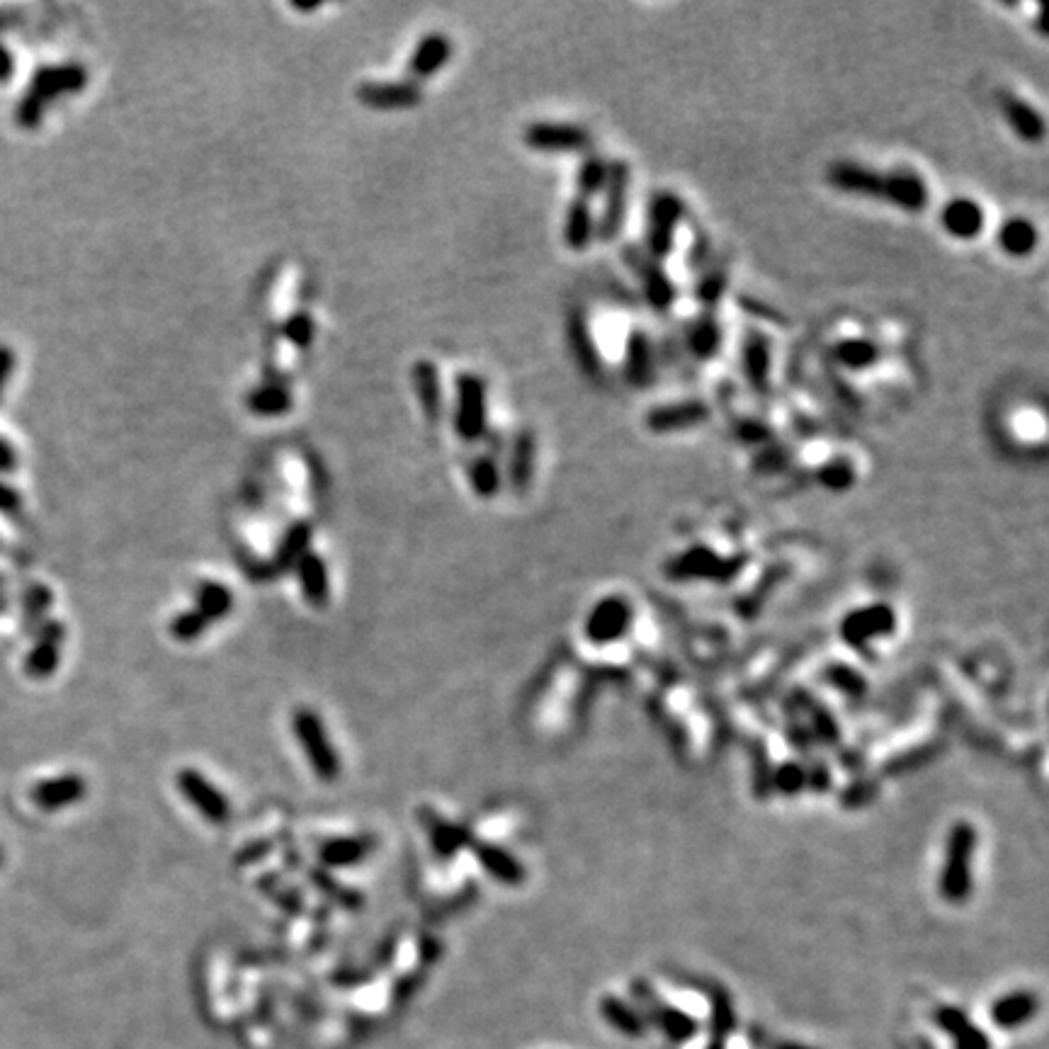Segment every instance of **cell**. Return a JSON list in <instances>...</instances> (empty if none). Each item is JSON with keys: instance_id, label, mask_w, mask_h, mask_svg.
Returning <instances> with one entry per match:
<instances>
[{"instance_id": "cell-35", "label": "cell", "mask_w": 1049, "mask_h": 1049, "mask_svg": "<svg viewBox=\"0 0 1049 1049\" xmlns=\"http://www.w3.org/2000/svg\"><path fill=\"white\" fill-rule=\"evenodd\" d=\"M413 384H416V394H418V401H421L425 416H428L430 421H438L440 408H442L438 367L428 360L416 362V367H413Z\"/></svg>"}, {"instance_id": "cell-5", "label": "cell", "mask_w": 1049, "mask_h": 1049, "mask_svg": "<svg viewBox=\"0 0 1049 1049\" xmlns=\"http://www.w3.org/2000/svg\"><path fill=\"white\" fill-rule=\"evenodd\" d=\"M685 204L676 192L663 190L656 192L649 202V214H646V255L654 260H666L676 246V231L683 221Z\"/></svg>"}, {"instance_id": "cell-39", "label": "cell", "mask_w": 1049, "mask_h": 1049, "mask_svg": "<svg viewBox=\"0 0 1049 1049\" xmlns=\"http://www.w3.org/2000/svg\"><path fill=\"white\" fill-rule=\"evenodd\" d=\"M814 476H816V481H819V484L831 493H846L853 489L855 481H858V472H855L853 462L846 457L829 459V462H824L819 469H816Z\"/></svg>"}, {"instance_id": "cell-31", "label": "cell", "mask_w": 1049, "mask_h": 1049, "mask_svg": "<svg viewBox=\"0 0 1049 1049\" xmlns=\"http://www.w3.org/2000/svg\"><path fill=\"white\" fill-rule=\"evenodd\" d=\"M688 348L697 360H712L722 348V323L714 311H702L688 331Z\"/></svg>"}, {"instance_id": "cell-22", "label": "cell", "mask_w": 1049, "mask_h": 1049, "mask_svg": "<svg viewBox=\"0 0 1049 1049\" xmlns=\"http://www.w3.org/2000/svg\"><path fill=\"white\" fill-rule=\"evenodd\" d=\"M656 362L651 340L642 328H634L627 338V355H625V377L632 387L644 389L654 382Z\"/></svg>"}, {"instance_id": "cell-4", "label": "cell", "mask_w": 1049, "mask_h": 1049, "mask_svg": "<svg viewBox=\"0 0 1049 1049\" xmlns=\"http://www.w3.org/2000/svg\"><path fill=\"white\" fill-rule=\"evenodd\" d=\"M292 727L306 761L314 768V773L319 775V780L336 782L340 775V758L333 741L328 739L326 727H323L319 714L309 710V707H302V710L294 712Z\"/></svg>"}, {"instance_id": "cell-13", "label": "cell", "mask_w": 1049, "mask_h": 1049, "mask_svg": "<svg viewBox=\"0 0 1049 1049\" xmlns=\"http://www.w3.org/2000/svg\"><path fill=\"white\" fill-rule=\"evenodd\" d=\"M710 416H712V408L707 401L685 399V401H673V404L654 406L649 413H646L644 423L651 433L671 435V433L690 430V428H695V425L710 421Z\"/></svg>"}, {"instance_id": "cell-49", "label": "cell", "mask_w": 1049, "mask_h": 1049, "mask_svg": "<svg viewBox=\"0 0 1049 1049\" xmlns=\"http://www.w3.org/2000/svg\"><path fill=\"white\" fill-rule=\"evenodd\" d=\"M314 319L309 314H292L282 326V336L297 348H309L314 343Z\"/></svg>"}, {"instance_id": "cell-19", "label": "cell", "mask_w": 1049, "mask_h": 1049, "mask_svg": "<svg viewBox=\"0 0 1049 1049\" xmlns=\"http://www.w3.org/2000/svg\"><path fill=\"white\" fill-rule=\"evenodd\" d=\"M88 792V782L81 775H61V778L42 780L32 787L30 797L44 812H59V809L71 807L81 802Z\"/></svg>"}, {"instance_id": "cell-33", "label": "cell", "mask_w": 1049, "mask_h": 1049, "mask_svg": "<svg viewBox=\"0 0 1049 1049\" xmlns=\"http://www.w3.org/2000/svg\"><path fill=\"white\" fill-rule=\"evenodd\" d=\"M1035 1013H1037V999H1035V994H1030V991H1018V994L1001 996V999L994 1003V1008H991V1018H994V1023L1008 1030L1025 1025L1030 1018L1035 1016Z\"/></svg>"}, {"instance_id": "cell-50", "label": "cell", "mask_w": 1049, "mask_h": 1049, "mask_svg": "<svg viewBox=\"0 0 1049 1049\" xmlns=\"http://www.w3.org/2000/svg\"><path fill=\"white\" fill-rule=\"evenodd\" d=\"M807 780H809V775L804 773L802 765L787 763V765H782V768L778 770V778H775V785H778L782 792H797L799 787L807 785Z\"/></svg>"}, {"instance_id": "cell-46", "label": "cell", "mask_w": 1049, "mask_h": 1049, "mask_svg": "<svg viewBox=\"0 0 1049 1049\" xmlns=\"http://www.w3.org/2000/svg\"><path fill=\"white\" fill-rule=\"evenodd\" d=\"M790 462H792L790 447L770 442V445L758 447V455L756 459H753V469H756L758 474H775V472H782V469L790 467Z\"/></svg>"}, {"instance_id": "cell-6", "label": "cell", "mask_w": 1049, "mask_h": 1049, "mask_svg": "<svg viewBox=\"0 0 1049 1049\" xmlns=\"http://www.w3.org/2000/svg\"><path fill=\"white\" fill-rule=\"evenodd\" d=\"M744 557H722L705 544H695L666 564V574L678 581H731L744 569Z\"/></svg>"}, {"instance_id": "cell-32", "label": "cell", "mask_w": 1049, "mask_h": 1049, "mask_svg": "<svg viewBox=\"0 0 1049 1049\" xmlns=\"http://www.w3.org/2000/svg\"><path fill=\"white\" fill-rule=\"evenodd\" d=\"M535 457H537V440L532 430H520L515 438L513 455H510V484L518 493L527 491L535 476Z\"/></svg>"}, {"instance_id": "cell-14", "label": "cell", "mask_w": 1049, "mask_h": 1049, "mask_svg": "<svg viewBox=\"0 0 1049 1049\" xmlns=\"http://www.w3.org/2000/svg\"><path fill=\"white\" fill-rule=\"evenodd\" d=\"M523 139L535 151H583L591 146V132L569 122H535L525 129Z\"/></svg>"}, {"instance_id": "cell-18", "label": "cell", "mask_w": 1049, "mask_h": 1049, "mask_svg": "<svg viewBox=\"0 0 1049 1049\" xmlns=\"http://www.w3.org/2000/svg\"><path fill=\"white\" fill-rule=\"evenodd\" d=\"M940 224L952 238L974 241L986 226L984 207L977 200H969V197H955L940 212Z\"/></svg>"}, {"instance_id": "cell-11", "label": "cell", "mask_w": 1049, "mask_h": 1049, "mask_svg": "<svg viewBox=\"0 0 1049 1049\" xmlns=\"http://www.w3.org/2000/svg\"><path fill=\"white\" fill-rule=\"evenodd\" d=\"M634 620V610L629 605L627 598L622 595H608V598L598 600L595 608L588 612L586 620V637L591 644L605 646L615 644L617 639H622L629 632Z\"/></svg>"}, {"instance_id": "cell-26", "label": "cell", "mask_w": 1049, "mask_h": 1049, "mask_svg": "<svg viewBox=\"0 0 1049 1049\" xmlns=\"http://www.w3.org/2000/svg\"><path fill=\"white\" fill-rule=\"evenodd\" d=\"M833 360L850 372L870 370L882 360V345L870 338H843L833 345Z\"/></svg>"}, {"instance_id": "cell-9", "label": "cell", "mask_w": 1049, "mask_h": 1049, "mask_svg": "<svg viewBox=\"0 0 1049 1049\" xmlns=\"http://www.w3.org/2000/svg\"><path fill=\"white\" fill-rule=\"evenodd\" d=\"M625 263L629 270L637 275L639 285L644 289L646 302L654 306L659 314H666L676 302V285H673L671 277L666 275V270L661 268L659 260H654L651 255H646L642 248L627 246L625 248Z\"/></svg>"}, {"instance_id": "cell-25", "label": "cell", "mask_w": 1049, "mask_h": 1049, "mask_svg": "<svg viewBox=\"0 0 1049 1049\" xmlns=\"http://www.w3.org/2000/svg\"><path fill=\"white\" fill-rule=\"evenodd\" d=\"M569 343L581 370L586 372L588 377H598V374L603 372V360H600L598 345H595L586 316L578 314V311H574L569 319Z\"/></svg>"}, {"instance_id": "cell-53", "label": "cell", "mask_w": 1049, "mask_h": 1049, "mask_svg": "<svg viewBox=\"0 0 1049 1049\" xmlns=\"http://www.w3.org/2000/svg\"><path fill=\"white\" fill-rule=\"evenodd\" d=\"M15 467H17V455H15L13 445H10L5 438H0V474L13 472Z\"/></svg>"}, {"instance_id": "cell-37", "label": "cell", "mask_w": 1049, "mask_h": 1049, "mask_svg": "<svg viewBox=\"0 0 1049 1049\" xmlns=\"http://www.w3.org/2000/svg\"><path fill=\"white\" fill-rule=\"evenodd\" d=\"M370 850V838H336L321 848V860L331 867H348L365 860Z\"/></svg>"}, {"instance_id": "cell-38", "label": "cell", "mask_w": 1049, "mask_h": 1049, "mask_svg": "<svg viewBox=\"0 0 1049 1049\" xmlns=\"http://www.w3.org/2000/svg\"><path fill=\"white\" fill-rule=\"evenodd\" d=\"M231 608H234V595H231L229 588L214 581L202 583L200 591H197V612H200L209 625L224 620Z\"/></svg>"}, {"instance_id": "cell-10", "label": "cell", "mask_w": 1049, "mask_h": 1049, "mask_svg": "<svg viewBox=\"0 0 1049 1049\" xmlns=\"http://www.w3.org/2000/svg\"><path fill=\"white\" fill-rule=\"evenodd\" d=\"M894 629H897V615H894V610L884 603H875L848 612V615L843 617L841 637L846 639V644L853 646V649H865V646L877 642V639L889 637Z\"/></svg>"}, {"instance_id": "cell-43", "label": "cell", "mask_w": 1049, "mask_h": 1049, "mask_svg": "<svg viewBox=\"0 0 1049 1049\" xmlns=\"http://www.w3.org/2000/svg\"><path fill=\"white\" fill-rule=\"evenodd\" d=\"M729 285V272L724 268H710L700 272V280L695 285V297L697 302L705 306V311H714V306L722 302V297L727 294Z\"/></svg>"}, {"instance_id": "cell-24", "label": "cell", "mask_w": 1049, "mask_h": 1049, "mask_svg": "<svg viewBox=\"0 0 1049 1049\" xmlns=\"http://www.w3.org/2000/svg\"><path fill=\"white\" fill-rule=\"evenodd\" d=\"M450 56H452L450 37H445V34H440V32L425 34L421 42H418L416 51H413L408 71H411L413 78H430V76H435V73H438L440 68L447 64V61H450Z\"/></svg>"}, {"instance_id": "cell-41", "label": "cell", "mask_w": 1049, "mask_h": 1049, "mask_svg": "<svg viewBox=\"0 0 1049 1049\" xmlns=\"http://www.w3.org/2000/svg\"><path fill=\"white\" fill-rule=\"evenodd\" d=\"M600 1013L608 1020L612 1028H617L620 1033L627 1035H642L644 1033V1018L639 1016V1011H634L632 1006H627L625 1001L608 996V999L600 1001Z\"/></svg>"}, {"instance_id": "cell-3", "label": "cell", "mask_w": 1049, "mask_h": 1049, "mask_svg": "<svg viewBox=\"0 0 1049 1049\" xmlns=\"http://www.w3.org/2000/svg\"><path fill=\"white\" fill-rule=\"evenodd\" d=\"M977 829L969 821H957L945 841V858L940 867V897L948 904H965L974 889V855H977Z\"/></svg>"}, {"instance_id": "cell-20", "label": "cell", "mask_w": 1049, "mask_h": 1049, "mask_svg": "<svg viewBox=\"0 0 1049 1049\" xmlns=\"http://www.w3.org/2000/svg\"><path fill=\"white\" fill-rule=\"evenodd\" d=\"M999 107L1020 141H1025V144H1040V141L1045 139V119H1042L1040 112H1037L1030 102L1018 98L1016 93L1001 90Z\"/></svg>"}, {"instance_id": "cell-2", "label": "cell", "mask_w": 1049, "mask_h": 1049, "mask_svg": "<svg viewBox=\"0 0 1049 1049\" xmlns=\"http://www.w3.org/2000/svg\"><path fill=\"white\" fill-rule=\"evenodd\" d=\"M88 83V71L78 64L44 66L32 76L25 98L17 102L15 119L20 127L34 129L42 124L47 107L61 95L78 93Z\"/></svg>"}, {"instance_id": "cell-28", "label": "cell", "mask_w": 1049, "mask_h": 1049, "mask_svg": "<svg viewBox=\"0 0 1049 1049\" xmlns=\"http://www.w3.org/2000/svg\"><path fill=\"white\" fill-rule=\"evenodd\" d=\"M595 238V219L591 202L576 197L566 209L564 219V241L571 251H586Z\"/></svg>"}, {"instance_id": "cell-42", "label": "cell", "mask_w": 1049, "mask_h": 1049, "mask_svg": "<svg viewBox=\"0 0 1049 1049\" xmlns=\"http://www.w3.org/2000/svg\"><path fill=\"white\" fill-rule=\"evenodd\" d=\"M311 542V527L306 523H297L287 530L282 537L280 549H277L275 564L277 569H289L292 564H299V559L306 554V544Z\"/></svg>"}, {"instance_id": "cell-47", "label": "cell", "mask_w": 1049, "mask_h": 1049, "mask_svg": "<svg viewBox=\"0 0 1049 1049\" xmlns=\"http://www.w3.org/2000/svg\"><path fill=\"white\" fill-rule=\"evenodd\" d=\"M734 435L744 442V445L751 447L770 445L775 438L773 428H770L768 423L758 421V418H739V421L734 423Z\"/></svg>"}, {"instance_id": "cell-54", "label": "cell", "mask_w": 1049, "mask_h": 1049, "mask_svg": "<svg viewBox=\"0 0 1049 1049\" xmlns=\"http://www.w3.org/2000/svg\"><path fill=\"white\" fill-rule=\"evenodd\" d=\"M15 73V59L8 49L0 44V83H8Z\"/></svg>"}, {"instance_id": "cell-34", "label": "cell", "mask_w": 1049, "mask_h": 1049, "mask_svg": "<svg viewBox=\"0 0 1049 1049\" xmlns=\"http://www.w3.org/2000/svg\"><path fill=\"white\" fill-rule=\"evenodd\" d=\"M246 406L255 416H282V413H287L289 408H292V394H289L285 384L265 382L246 396Z\"/></svg>"}, {"instance_id": "cell-8", "label": "cell", "mask_w": 1049, "mask_h": 1049, "mask_svg": "<svg viewBox=\"0 0 1049 1049\" xmlns=\"http://www.w3.org/2000/svg\"><path fill=\"white\" fill-rule=\"evenodd\" d=\"M486 384L476 374H462L457 379V416L455 428L459 438L476 442L486 435Z\"/></svg>"}, {"instance_id": "cell-30", "label": "cell", "mask_w": 1049, "mask_h": 1049, "mask_svg": "<svg viewBox=\"0 0 1049 1049\" xmlns=\"http://www.w3.org/2000/svg\"><path fill=\"white\" fill-rule=\"evenodd\" d=\"M1040 243V231L1030 219L1013 217L1003 221L999 229V246L1001 251L1011 258H1028Z\"/></svg>"}, {"instance_id": "cell-55", "label": "cell", "mask_w": 1049, "mask_h": 1049, "mask_svg": "<svg viewBox=\"0 0 1049 1049\" xmlns=\"http://www.w3.org/2000/svg\"><path fill=\"white\" fill-rule=\"evenodd\" d=\"M294 10H302V13H311V10H319L321 3H309V5H299V3H292Z\"/></svg>"}, {"instance_id": "cell-57", "label": "cell", "mask_w": 1049, "mask_h": 1049, "mask_svg": "<svg viewBox=\"0 0 1049 1049\" xmlns=\"http://www.w3.org/2000/svg\"><path fill=\"white\" fill-rule=\"evenodd\" d=\"M0 863H3V853H0Z\"/></svg>"}, {"instance_id": "cell-44", "label": "cell", "mask_w": 1049, "mask_h": 1049, "mask_svg": "<svg viewBox=\"0 0 1049 1049\" xmlns=\"http://www.w3.org/2000/svg\"><path fill=\"white\" fill-rule=\"evenodd\" d=\"M469 476H472L474 491L479 493L481 498H493L501 491V472H498L496 459L489 455H481L474 459L472 467H469Z\"/></svg>"}, {"instance_id": "cell-36", "label": "cell", "mask_w": 1049, "mask_h": 1049, "mask_svg": "<svg viewBox=\"0 0 1049 1049\" xmlns=\"http://www.w3.org/2000/svg\"><path fill=\"white\" fill-rule=\"evenodd\" d=\"M428 816L430 819H425V826H428L430 843H433L435 853H438L440 858H452L457 850L474 846V838L469 831L459 829V826L455 824H447V821L438 819L435 814H428Z\"/></svg>"}, {"instance_id": "cell-15", "label": "cell", "mask_w": 1049, "mask_h": 1049, "mask_svg": "<svg viewBox=\"0 0 1049 1049\" xmlns=\"http://www.w3.org/2000/svg\"><path fill=\"white\" fill-rule=\"evenodd\" d=\"M66 629L61 622H44L37 629V642L30 649L25 661V673L32 678H49L59 668L61 649H64Z\"/></svg>"}, {"instance_id": "cell-56", "label": "cell", "mask_w": 1049, "mask_h": 1049, "mask_svg": "<svg viewBox=\"0 0 1049 1049\" xmlns=\"http://www.w3.org/2000/svg\"><path fill=\"white\" fill-rule=\"evenodd\" d=\"M780 1049H809V1047H802V1045H782Z\"/></svg>"}, {"instance_id": "cell-40", "label": "cell", "mask_w": 1049, "mask_h": 1049, "mask_svg": "<svg viewBox=\"0 0 1049 1049\" xmlns=\"http://www.w3.org/2000/svg\"><path fill=\"white\" fill-rule=\"evenodd\" d=\"M608 168H610V161H605V158H600V156L583 158V163L578 166V175H576V190L581 200L591 202V197L598 195V192H603L605 180H608Z\"/></svg>"}, {"instance_id": "cell-21", "label": "cell", "mask_w": 1049, "mask_h": 1049, "mask_svg": "<svg viewBox=\"0 0 1049 1049\" xmlns=\"http://www.w3.org/2000/svg\"><path fill=\"white\" fill-rule=\"evenodd\" d=\"M770 340L761 331H748L744 340V353H741V365L744 374L756 394L765 396L770 391V367H773V353H770Z\"/></svg>"}, {"instance_id": "cell-29", "label": "cell", "mask_w": 1049, "mask_h": 1049, "mask_svg": "<svg viewBox=\"0 0 1049 1049\" xmlns=\"http://www.w3.org/2000/svg\"><path fill=\"white\" fill-rule=\"evenodd\" d=\"M299 569V583H302V593L306 603L314 605V608H323L328 603V595H331V586H328V569L323 564L319 554L306 552L297 564Z\"/></svg>"}, {"instance_id": "cell-16", "label": "cell", "mask_w": 1049, "mask_h": 1049, "mask_svg": "<svg viewBox=\"0 0 1049 1049\" xmlns=\"http://www.w3.org/2000/svg\"><path fill=\"white\" fill-rule=\"evenodd\" d=\"M637 996L639 1001L644 1003L646 1006V1013H649V1018L654 1020L656 1025L663 1030V1035L668 1037L671 1042H688L690 1037H695L697 1033V1025L695 1020L690 1016H685L683 1011H678V1008L668 1006V1003L659 1001L654 996V991L649 989V986L637 984Z\"/></svg>"}, {"instance_id": "cell-17", "label": "cell", "mask_w": 1049, "mask_h": 1049, "mask_svg": "<svg viewBox=\"0 0 1049 1049\" xmlns=\"http://www.w3.org/2000/svg\"><path fill=\"white\" fill-rule=\"evenodd\" d=\"M357 100L372 110H406L421 105L423 93L416 83H362Z\"/></svg>"}, {"instance_id": "cell-27", "label": "cell", "mask_w": 1049, "mask_h": 1049, "mask_svg": "<svg viewBox=\"0 0 1049 1049\" xmlns=\"http://www.w3.org/2000/svg\"><path fill=\"white\" fill-rule=\"evenodd\" d=\"M935 1020H938V1025L945 1030V1033H948L950 1037H955L957 1049H991L989 1037H986L982 1030L977 1028V1025L969 1023V1018L960 1011V1008L943 1006L938 1011V1016H935Z\"/></svg>"}, {"instance_id": "cell-52", "label": "cell", "mask_w": 1049, "mask_h": 1049, "mask_svg": "<svg viewBox=\"0 0 1049 1049\" xmlns=\"http://www.w3.org/2000/svg\"><path fill=\"white\" fill-rule=\"evenodd\" d=\"M20 508H22V496H20V493H17L13 486H8V484H3V481H0V513L13 515Z\"/></svg>"}, {"instance_id": "cell-48", "label": "cell", "mask_w": 1049, "mask_h": 1049, "mask_svg": "<svg viewBox=\"0 0 1049 1049\" xmlns=\"http://www.w3.org/2000/svg\"><path fill=\"white\" fill-rule=\"evenodd\" d=\"M209 627V622L204 620L197 610L180 612L173 622H170V634H173L178 642H195L197 637Z\"/></svg>"}, {"instance_id": "cell-45", "label": "cell", "mask_w": 1049, "mask_h": 1049, "mask_svg": "<svg viewBox=\"0 0 1049 1049\" xmlns=\"http://www.w3.org/2000/svg\"><path fill=\"white\" fill-rule=\"evenodd\" d=\"M51 600H54L51 591L42 583H34V586L27 588L25 603H22V625H25V629H39L44 625V615L51 608Z\"/></svg>"}, {"instance_id": "cell-1", "label": "cell", "mask_w": 1049, "mask_h": 1049, "mask_svg": "<svg viewBox=\"0 0 1049 1049\" xmlns=\"http://www.w3.org/2000/svg\"><path fill=\"white\" fill-rule=\"evenodd\" d=\"M826 180L836 190L848 195L870 197L904 209V212H923L931 200L928 183L916 170H877L863 163L836 161L826 170Z\"/></svg>"}, {"instance_id": "cell-23", "label": "cell", "mask_w": 1049, "mask_h": 1049, "mask_svg": "<svg viewBox=\"0 0 1049 1049\" xmlns=\"http://www.w3.org/2000/svg\"><path fill=\"white\" fill-rule=\"evenodd\" d=\"M472 848L479 865L484 867L496 882L508 884V887H518V884L525 882V867L520 865V860L515 858L513 853H508L506 848L493 846V843H474Z\"/></svg>"}, {"instance_id": "cell-51", "label": "cell", "mask_w": 1049, "mask_h": 1049, "mask_svg": "<svg viewBox=\"0 0 1049 1049\" xmlns=\"http://www.w3.org/2000/svg\"><path fill=\"white\" fill-rule=\"evenodd\" d=\"M15 372V353L10 345H0V399H3L5 387Z\"/></svg>"}, {"instance_id": "cell-12", "label": "cell", "mask_w": 1049, "mask_h": 1049, "mask_svg": "<svg viewBox=\"0 0 1049 1049\" xmlns=\"http://www.w3.org/2000/svg\"><path fill=\"white\" fill-rule=\"evenodd\" d=\"M178 787L183 792V797L192 807L200 812L209 824L224 826L231 819V807L229 799L224 797V792L219 787H214L200 770L185 768L178 773Z\"/></svg>"}, {"instance_id": "cell-7", "label": "cell", "mask_w": 1049, "mask_h": 1049, "mask_svg": "<svg viewBox=\"0 0 1049 1049\" xmlns=\"http://www.w3.org/2000/svg\"><path fill=\"white\" fill-rule=\"evenodd\" d=\"M629 185H632V170L627 161H610L608 180H605V202L603 214L595 224V236L600 241L612 243L622 234L629 209Z\"/></svg>"}]
</instances>
